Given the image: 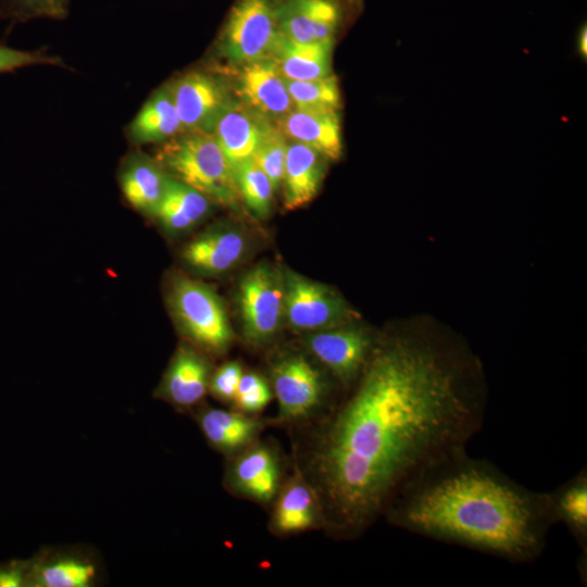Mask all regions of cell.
Listing matches in <instances>:
<instances>
[{
  "label": "cell",
  "instance_id": "cell-1",
  "mask_svg": "<svg viewBox=\"0 0 587 587\" xmlns=\"http://www.w3.org/2000/svg\"><path fill=\"white\" fill-rule=\"evenodd\" d=\"M347 397L298 427L292 459L316 492L323 528L357 540L399 489L466 448L487 409L482 365L460 341L415 329L377 337Z\"/></svg>",
  "mask_w": 587,
  "mask_h": 587
},
{
  "label": "cell",
  "instance_id": "cell-2",
  "mask_svg": "<svg viewBox=\"0 0 587 587\" xmlns=\"http://www.w3.org/2000/svg\"><path fill=\"white\" fill-rule=\"evenodd\" d=\"M383 516L405 532L516 564L540 558L558 524L550 491L521 485L466 448L414 474Z\"/></svg>",
  "mask_w": 587,
  "mask_h": 587
},
{
  "label": "cell",
  "instance_id": "cell-3",
  "mask_svg": "<svg viewBox=\"0 0 587 587\" xmlns=\"http://www.w3.org/2000/svg\"><path fill=\"white\" fill-rule=\"evenodd\" d=\"M155 160L171 177L212 202L239 210L241 199L232 166L212 134L183 132L163 142Z\"/></svg>",
  "mask_w": 587,
  "mask_h": 587
},
{
  "label": "cell",
  "instance_id": "cell-4",
  "mask_svg": "<svg viewBox=\"0 0 587 587\" xmlns=\"http://www.w3.org/2000/svg\"><path fill=\"white\" fill-rule=\"evenodd\" d=\"M307 351H285L270 367L273 394L278 402L274 425L304 426L326 413L330 402V385L325 369Z\"/></svg>",
  "mask_w": 587,
  "mask_h": 587
},
{
  "label": "cell",
  "instance_id": "cell-5",
  "mask_svg": "<svg viewBox=\"0 0 587 587\" xmlns=\"http://www.w3.org/2000/svg\"><path fill=\"white\" fill-rule=\"evenodd\" d=\"M172 314L190 345L205 354L221 355L232 346L234 334L225 305L207 284L185 276L170 288Z\"/></svg>",
  "mask_w": 587,
  "mask_h": 587
},
{
  "label": "cell",
  "instance_id": "cell-6",
  "mask_svg": "<svg viewBox=\"0 0 587 587\" xmlns=\"http://www.w3.org/2000/svg\"><path fill=\"white\" fill-rule=\"evenodd\" d=\"M278 0H235L220 32L216 47L235 66L271 57L280 32Z\"/></svg>",
  "mask_w": 587,
  "mask_h": 587
},
{
  "label": "cell",
  "instance_id": "cell-7",
  "mask_svg": "<svg viewBox=\"0 0 587 587\" xmlns=\"http://www.w3.org/2000/svg\"><path fill=\"white\" fill-rule=\"evenodd\" d=\"M238 304L247 342L253 347L270 344L284 320L283 272L268 263L255 265L239 283Z\"/></svg>",
  "mask_w": 587,
  "mask_h": 587
},
{
  "label": "cell",
  "instance_id": "cell-8",
  "mask_svg": "<svg viewBox=\"0 0 587 587\" xmlns=\"http://www.w3.org/2000/svg\"><path fill=\"white\" fill-rule=\"evenodd\" d=\"M284 319L291 329L311 333L357 320L358 313L333 288L283 270Z\"/></svg>",
  "mask_w": 587,
  "mask_h": 587
},
{
  "label": "cell",
  "instance_id": "cell-9",
  "mask_svg": "<svg viewBox=\"0 0 587 587\" xmlns=\"http://www.w3.org/2000/svg\"><path fill=\"white\" fill-rule=\"evenodd\" d=\"M285 463L275 442L259 439L226 459L223 488L234 497L271 507L286 477Z\"/></svg>",
  "mask_w": 587,
  "mask_h": 587
},
{
  "label": "cell",
  "instance_id": "cell-10",
  "mask_svg": "<svg viewBox=\"0 0 587 587\" xmlns=\"http://www.w3.org/2000/svg\"><path fill=\"white\" fill-rule=\"evenodd\" d=\"M377 337L355 322L304 334L305 351L345 389L361 375Z\"/></svg>",
  "mask_w": 587,
  "mask_h": 587
},
{
  "label": "cell",
  "instance_id": "cell-11",
  "mask_svg": "<svg viewBox=\"0 0 587 587\" xmlns=\"http://www.w3.org/2000/svg\"><path fill=\"white\" fill-rule=\"evenodd\" d=\"M183 132L211 134L220 115L235 99L230 85L205 70H191L167 83Z\"/></svg>",
  "mask_w": 587,
  "mask_h": 587
},
{
  "label": "cell",
  "instance_id": "cell-12",
  "mask_svg": "<svg viewBox=\"0 0 587 587\" xmlns=\"http://www.w3.org/2000/svg\"><path fill=\"white\" fill-rule=\"evenodd\" d=\"M359 0H278L280 34L298 43L335 41Z\"/></svg>",
  "mask_w": 587,
  "mask_h": 587
},
{
  "label": "cell",
  "instance_id": "cell-13",
  "mask_svg": "<svg viewBox=\"0 0 587 587\" xmlns=\"http://www.w3.org/2000/svg\"><path fill=\"white\" fill-rule=\"evenodd\" d=\"M27 564V587H93L103 576L100 558L82 546L42 548Z\"/></svg>",
  "mask_w": 587,
  "mask_h": 587
},
{
  "label": "cell",
  "instance_id": "cell-14",
  "mask_svg": "<svg viewBox=\"0 0 587 587\" xmlns=\"http://www.w3.org/2000/svg\"><path fill=\"white\" fill-rule=\"evenodd\" d=\"M236 67L232 90L238 101L274 125L294 109L286 79L271 58Z\"/></svg>",
  "mask_w": 587,
  "mask_h": 587
},
{
  "label": "cell",
  "instance_id": "cell-15",
  "mask_svg": "<svg viewBox=\"0 0 587 587\" xmlns=\"http://www.w3.org/2000/svg\"><path fill=\"white\" fill-rule=\"evenodd\" d=\"M211 375L212 367L205 353L183 344L174 352L153 397L179 412H192L209 392Z\"/></svg>",
  "mask_w": 587,
  "mask_h": 587
},
{
  "label": "cell",
  "instance_id": "cell-16",
  "mask_svg": "<svg viewBox=\"0 0 587 587\" xmlns=\"http://www.w3.org/2000/svg\"><path fill=\"white\" fill-rule=\"evenodd\" d=\"M267 528L276 537H289L323 528L322 508L312 485L295 460L273 503Z\"/></svg>",
  "mask_w": 587,
  "mask_h": 587
},
{
  "label": "cell",
  "instance_id": "cell-17",
  "mask_svg": "<svg viewBox=\"0 0 587 587\" xmlns=\"http://www.w3.org/2000/svg\"><path fill=\"white\" fill-rule=\"evenodd\" d=\"M192 417L208 445L225 459L241 452L258 441L266 427L274 426L272 417L202 404L192 411Z\"/></svg>",
  "mask_w": 587,
  "mask_h": 587
},
{
  "label": "cell",
  "instance_id": "cell-18",
  "mask_svg": "<svg viewBox=\"0 0 587 587\" xmlns=\"http://www.w3.org/2000/svg\"><path fill=\"white\" fill-rule=\"evenodd\" d=\"M272 124L235 98L222 112L211 134L233 167L252 159Z\"/></svg>",
  "mask_w": 587,
  "mask_h": 587
},
{
  "label": "cell",
  "instance_id": "cell-19",
  "mask_svg": "<svg viewBox=\"0 0 587 587\" xmlns=\"http://www.w3.org/2000/svg\"><path fill=\"white\" fill-rule=\"evenodd\" d=\"M275 126L291 141L304 143L327 161H337L342 153L338 111L296 108Z\"/></svg>",
  "mask_w": 587,
  "mask_h": 587
},
{
  "label": "cell",
  "instance_id": "cell-20",
  "mask_svg": "<svg viewBox=\"0 0 587 587\" xmlns=\"http://www.w3.org/2000/svg\"><path fill=\"white\" fill-rule=\"evenodd\" d=\"M247 240L233 227H214L190 240L182 251L183 261L196 273L220 275L243 257Z\"/></svg>",
  "mask_w": 587,
  "mask_h": 587
},
{
  "label": "cell",
  "instance_id": "cell-21",
  "mask_svg": "<svg viewBox=\"0 0 587 587\" xmlns=\"http://www.w3.org/2000/svg\"><path fill=\"white\" fill-rule=\"evenodd\" d=\"M327 171V160L311 147L288 142L282 186L284 208L296 210L317 195Z\"/></svg>",
  "mask_w": 587,
  "mask_h": 587
},
{
  "label": "cell",
  "instance_id": "cell-22",
  "mask_svg": "<svg viewBox=\"0 0 587 587\" xmlns=\"http://www.w3.org/2000/svg\"><path fill=\"white\" fill-rule=\"evenodd\" d=\"M167 178L168 174L155 159L134 151L123 163L120 185L134 209L152 216L163 197Z\"/></svg>",
  "mask_w": 587,
  "mask_h": 587
},
{
  "label": "cell",
  "instance_id": "cell-23",
  "mask_svg": "<svg viewBox=\"0 0 587 587\" xmlns=\"http://www.w3.org/2000/svg\"><path fill=\"white\" fill-rule=\"evenodd\" d=\"M183 133L182 123L165 84L143 103L127 127V137L136 146L162 143Z\"/></svg>",
  "mask_w": 587,
  "mask_h": 587
},
{
  "label": "cell",
  "instance_id": "cell-24",
  "mask_svg": "<svg viewBox=\"0 0 587 587\" xmlns=\"http://www.w3.org/2000/svg\"><path fill=\"white\" fill-rule=\"evenodd\" d=\"M212 201L195 188L168 175L163 197L153 213L168 233L191 229L210 212Z\"/></svg>",
  "mask_w": 587,
  "mask_h": 587
},
{
  "label": "cell",
  "instance_id": "cell-25",
  "mask_svg": "<svg viewBox=\"0 0 587 587\" xmlns=\"http://www.w3.org/2000/svg\"><path fill=\"white\" fill-rule=\"evenodd\" d=\"M334 41L298 43L282 34L271 53L283 76L287 79L307 80L332 75Z\"/></svg>",
  "mask_w": 587,
  "mask_h": 587
},
{
  "label": "cell",
  "instance_id": "cell-26",
  "mask_svg": "<svg viewBox=\"0 0 587 587\" xmlns=\"http://www.w3.org/2000/svg\"><path fill=\"white\" fill-rule=\"evenodd\" d=\"M558 523H563L582 554L587 555V471L579 470L573 477L550 491Z\"/></svg>",
  "mask_w": 587,
  "mask_h": 587
},
{
  "label": "cell",
  "instance_id": "cell-27",
  "mask_svg": "<svg viewBox=\"0 0 587 587\" xmlns=\"http://www.w3.org/2000/svg\"><path fill=\"white\" fill-rule=\"evenodd\" d=\"M240 199L258 218H265L272 209L275 191L266 174L249 159L232 167Z\"/></svg>",
  "mask_w": 587,
  "mask_h": 587
},
{
  "label": "cell",
  "instance_id": "cell-28",
  "mask_svg": "<svg viewBox=\"0 0 587 587\" xmlns=\"http://www.w3.org/2000/svg\"><path fill=\"white\" fill-rule=\"evenodd\" d=\"M285 79L294 107L333 111L340 109V92L333 74L316 79Z\"/></svg>",
  "mask_w": 587,
  "mask_h": 587
},
{
  "label": "cell",
  "instance_id": "cell-29",
  "mask_svg": "<svg viewBox=\"0 0 587 587\" xmlns=\"http://www.w3.org/2000/svg\"><path fill=\"white\" fill-rule=\"evenodd\" d=\"M287 147V138L272 124L252 157L271 180L274 190H278L283 183Z\"/></svg>",
  "mask_w": 587,
  "mask_h": 587
},
{
  "label": "cell",
  "instance_id": "cell-30",
  "mask_svg": "<svg viewBox=\"0 0 587 587\" xmlns=\"http://www.w3.org/2000/svg\"><path fill=\"white\" fill-rule=\"evenodd\" d=\"M71 0H0V16L11 23L34 18L64 20Z\"/></svg>",
  "mask_w": 587,
  "mask_h": 587
},
{
  "label": "cell",
  "instance_id": "cell-31",
  "mask_svg": "<svg viewBox=\"0 0 587 587\" xmlns=\"http://www.w3.org/2000/svg\"><path fill=\"white\" fill-rule=\"evenodd\" d=\"M272 398L271 384L262 375L254 372H243L232 405L239 412L258 415L271 402Z\"/></svg>",
  "mask_w": 587,
  "mask_h": 587
},
{
  "label": "cell",
  "instance_id": "cell-32",
  "mask_svg": "<svg viewBox=\"0 0 587 587\" xmlns=\"http://www.w3.org/2000/svg\"><path fill=\"white\" fill-rule=\"evenodd\" d=\"M243 374L238 361H227L212 372L209 392L218 401L232 404Z\"/></svg>",
  "mask_w": 587,
  "mask_h": 587
},
{
  "label": "cell",
  "instance_id": "cell-33",
  "mask_svg": "<svg viewBox=\"0 0 587 587\" xmlns=\"http://www.w3.org/2000/svg\"><path fill=\"white\" fill-rule=\"evenodd\" d=\"M38 64L63 66L62 60L58 57L41 51H25L0 45V74Z\"/></svg>",
  "mask_w": 587,
  "mask_h": 587
},
{
  "label": "cell",
  "instance_id": "cell-34",
  "mask_svg": "<svg viewBox=\"0 0 587 587\" xmlns=\"http://www.w3.org/2000/svg\"><path fill=\"white\" fill-rule=\"evenodd\" d=\"M27 560L0 564V587H27Z\"/></svg>",
  "mask_w": 587,
  "mask_h": 587
},
{
  "label": "cell",
  "instance_id": "cell-35",
  "mask_svg": "<svg viewBox=\"0 0 587 587\" xmlns=\"http://www.w3.org/2000/svg\"><path fill=\"white\" fill-rule=\"evenodd\" d=\"M586 27L582 28L580 30V34H579V49H580V53L582 55H586Z\"/></svg>",
  "mask_w": 587,
  "mask_h": 587
}]
</instances>
